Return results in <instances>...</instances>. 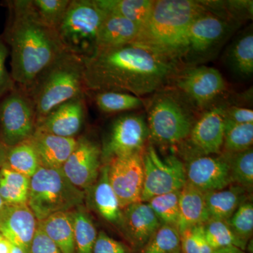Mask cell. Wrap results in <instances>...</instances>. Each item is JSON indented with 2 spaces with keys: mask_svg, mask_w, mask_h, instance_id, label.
<instances>
[{
  "mask_svg": "<svg viewBox=\"0 0 253 253\" xmlns=\"http://www.w3.org/2000/svg\"><path fill=\"white\" fill-rule=\"evenodd\" d=\"M86 91H116L140 97L155 93L172 81L177 65L140 45L129 43L96 48L81 57Z\"/></svg>",
  "mask_w": 253,
  "mask_h": 253,
  "instance_id": "6da1fadb",
  "label": "cell"
},
{
  "mask_svg": "<svg viewBox=\"0 0 253 253\" xmlns=\"http://www.w3.org/2000/svg\"><path fill=\"white\" fill-rule=\"evenodd\" d=\"M5 4L9 17L1 36L9 49L10 73L16 85L25 89L66 49L57 31L40 18L31 0Z\"/></svg>",
  "mask_w": 253,
  "mask_h": 253,
  "instance_id": "7a4b0ae2",
  "label": "cell"
},
{
  "mask_svg": "<svg viewBox=\"0 0 253 253\" xmlns=\"http://www.w3.org/2000/svg\"><path fill=\"white\" fill-rule=\"evenodd\" d=\"M205 11L199 1L156 0L132 43L178 66L190 25Z\"/></svg>",
  "mask_w": 253,
  "mask_h": 253,
  "instance_id": "3957f363",
  "label": "cell"
},
{
  "mask_svg": "<svg viewBox=\"0 0 253 253\" xmlns=\"http://www.w3.org/2000/svg\"><path fill=\"white\" fill-rule=\"evenodd\" d=\"M23 90L33 101L38 123L59 105L84 96L82 58L66 50Z\"/></svg>",
  "mask_w": 253,
  "mask_h": 253,
  "instance_id": "277c9868",
  "label": "cell"
},
{
  "mask_svg": "<svg viewBox=\"0 0 253 253\" xmlns=\"http://www.w3.org/2000/svg\"><path fill=\"white\" fill-rule=\"evenodd\" d=\"M155 93L147 108L150 139L165 146L181 144L196 123L194 108L175 89Z\"/></svg>",
  "mask_w": 253,
  "mask_h": 253,
  "instance_id": "5b68a950",
  "label": "cell"
},
{
  "mask_svg": "<svg viewBox=\"0 0 253 253\" xmlns=\"http://www.w3.org/2000/svg\"><path fill=\"white\" fill-rule=\"evenodd\" d=\"M85 193L73 185L61 169L40 167L30 178L27 205L37 220L83 206Z\"/></svg>",
  "mask_w": 253,
  "mask_h": 253,
  "instance_id": "8992f818",
  "label": "cell"
},
{
  "mask_svg": "<svg viewBox=\"0 0 253 253\" xmlns=\"http://www.w3.org/2000/svg\"><path fill=\"white\" fill-rule=\"evenodd\" d=\"M106 15L95 0H71L56 29L64 49L81 57L91 54Z\"/></svg>",
  "mask_w": 253,
  "mask_h": 253,
  "instance_id": "52a82bcc",
  "label": "cell"
},
{
  "mask_svg": "<svg viewBox=\"0 0 253 253\" xmlns=\"http://www.w3.org/2000/svg\"><path fill=\"white\" fill-rule=\"evenodd\" d=\"M239 26L205 11L190 25L179 63L190 67L214 59Z\"/></svg>",
  "mask_w": 253,
  "mask_h": 253,
  "instance_id": "ba28073f",
  "label": "cell"
},
{
  "mask_svg": "<svg viewBox=\"0 0 253 253\" xmlns=\"http://www.w3.org/2000/svg\"><path fill=\"white\" fill-rule=\"evenodd\" d=\"M36 126L33 101L16 85L0 99V141L11 147L28 140L36 131Z\"/></svg>",
  "mask_w": 253,
  "mask_h": 253,
  "instance_id": "9c48e42d",
  "label": "cell"
},
{
  "mask_svg": "<svg viewBox=\"0 0 253 253\" xmlns=\"http://www.w3.org/2000/svg\"><path fill=\"white\" fill-rule=\"evenodd\" d=\"M144 186L141 202L160 195L179 191L186 183L184 163L174 155L162 158L152 145L142 154Z\"/></svg>",
  "mask_w": 253,
  "mask_h": 253,
  "instance_id": "30bf717a",
  "label": "cell"
},
{
  "mask_svg": "<svg viewBox=\"0 0 253 253\" xmlns=\"http://www.w3.org/2000/svg\"><path fill=\"white\" fill-rule=\"evenodd\" d=\"M178 71L172 79L175 89L194 109H210L225 91V81L216 68L201 65Z\"/></svg>",
  "mask_w": 253,
  "mask_h": 253,
  "instance_id": "8fae6325",
  "label": "cell"
},
{
  "mask_svg": "<svg viewBox=\"0 0 253 253\" xmlns=\"http://www.w3.org/2000/svg\"><path fill=\"white\" fill-rule=\"evenodd\" d=\"M149 139V128L143 115L127 114L115 120L101 150V163L144 152Z\"/></svg>",
  "mask_w": 253,
  "mask_h": 253,
  "instance_id": "7c38bea8",
  "label": "cell"
},
{
  "mask_svg": "<svg viewBox=\"0 0 253 253\" xmlns=\"http://www.w3.org/2000/svg\"><path fill=\"white\" fill-rule=\"evenodd\" d=\"M142 154L116 158L105 163L108 166L110 184L123 210L141 202L144 186Z\"/></svg>",
  "mask_w": 253,
  "mask_h": 253,
  "instance_id": "4fadbf2b",
  "label": "cell"
},
{
  "mask_svg": "<svg viewBox=\"0 0 253 253\" xmlns=\"http://www.w3.org/2000/svg\"><path fill=\"white\" fill-rule=\"evenodd\" d=\"M225 106H212L194 123L185 141L187 143L186 147L189 149L187 158L221 154L225 127Z\"/></svg>",
  "mask_w": 253,
  "mask_h": 253,
  "instance_id": "5bb4252c",
  "label": "cell"
},
{
  "mask_svg": "<svg viewBox=\"0 0 253 253\" xmlns=\"http://www.w3.org/2000/svg\"><path fill=\"white\" fill-rule=\"evenodd\" d=\"M186 181L204 192L225 189L232 184L225 155L188 157L184 164Z\"/></svg>",
  "mask_w": 253,
  "mask_h": 253,
  "instance_id": "9a60e30c",
  "label": "cell"
},
{
  "mask_svg": "<svg viewBox=\"0 0 253 253\" xmlns=\"http://www.w3.org/2000/svg\"><path fill=\"white\" fill-rule=\"evenodd\" d=\"M101 165V147L94 141L83 137L61 168V170L73 185L85 191L99 176Z\"/></svg>",
  "mask_w": 253,
  "mask_h": 253,
  "instance_id": "2e32d148",
  "label": "cell"
},
{
  "mask_svg": "<svg viewBox=\"0 0 253 253\" xmlns=\"http://www.w3.org/2000/svg\"><path fill=\"white\" fill-rule=\"evenodd\" d=\"M161 222L148 203L129 205L123 210L120 231L133 252H139L153 237Z\"/></svg>",
  "mask_w": 253,
  "mask_h": 253,
  "instance_id": "e0dca14e",
  "label": "cell"
},
{
  "mask_svg": "<svg viewBox=\"0 0 253 253\" xmlns=\"http://www.w3.org/2000/svg\"><path fill=\"white\" fill-rule=\"evenodd\" d=\"M85 97L80 96L59 105L37 123L36 130L66 138H76L85 118Z\"/></svg>",
  "mask_w": 253,
  "mask_h": 253,
  "instance_id": "ac0fdd59",
  "label": "cell"
},
{
  "mask_svg": "<svg viewBox=\"0 0 253 253\" xmlns=\"http://www.w3.org/2000/svg\"><path fill=\"white\" fill-rule=\"evenodd\" d=\"M38 221L27 204L5 206L0 212V233L28 253Z\"/></svg>",
  "mask_w": 253,
  "mask_h": 253,
  "instance_id": "d6986e66",
  "label": "cell"
},
{
  "mask_svg": "<svg viewBox=\"0 0 253 253\" xmlns=\"http://www.w3.org/2000/svg\"><path fill=\"white\" fill-rule=\"evenodd\" d=\"M84 193L93 209L104 220L118 228L122 219L123 209L110 184L107 165L101 166L97 179Z\"/></svg>",
  "mask_w": 253,
  "mask_h": 253,
  "instance_id": "ffe728a7",
  "label": "cell"
},
{
  "mask_svg": "<svg viewBox=\"0 0 253 253\" xmlns=\"http://www.w3.org/2000/svg\"><path fill=\"white\" fill-rule=\"evenodd\" d=\"M30 140L36 149L41 167L61 169L76 147L78 139L36 130Z\"/></svg>",
  "mask_w": 253,
  "mask_h": 253,
  "instance_id": "44dd1931",
  "label": "cell"
},
{
  "mask_svg": "<svg viewBox=\"0 0 253 253\" xmlns=\"http://www.w3.org/2000/svg\"><path fill=\"white\" fill-rule=\"evenodd\" d=\"M140 28L139 24L126 18L106 14L98 33L96 48L116 47L132 43Z\"/></svg>",
  "mask_w": 253,
  "mask_h": 253,
  "instance_id": "7402d4cb",
  "label": "cell"
},
{
  "mask_svg": "<svg viewBox=\"0 0 253 253\" xmlns=\"http://www.w3.org/2000/svg\"><path fill=\"white\" fill-rule=\"evenodd\" d=\"M179 207V234L190 227L204 224L209 220L205 192L187 181L180 190Z\"/></svg>",
  "mask_w": 253,
  "mask_h": 253,
  "instance_id": "603a6c76",
  "label": "cell"
},
{
  "mask_svg": "<svg viewBox=\"0 0 253 253\" xmlns=\"http://www.w3.org/2000/svg\"><path fill=\"white\" fill-rule=\"evenodd\" d=\"M251 193L241 186L231 185L225 189L205 193L209 219L227 221Z\"/></svg>",
  "mask_w": 253,
  "mask_h": 253,
  "instance_id": "cb8c5ba5",
  "label": "cell"
},
{
  "mask_svg": "<svg viewBox=\"0 0 253 253\" xmlns=\"http://www.w3.org/2000/svg\"><path fill=\"white\" fill-rule=\"evenodd\" d=\"M224 61L229 69L237 76L251 78L253 73V32L252 26L236 36L228 46Z\"/></svg>",
  "mask_w": 253,
  "mask_h": 253,
  "instance_id": "d4e9b609",
  "label": "cell"
},
{
  "mask_svg": "<svg viewBox=\"0 0 253 253\" xmlns=\"http://www.w3.org/2000/svg\"><path fill=\"white\" fill-rule=\"evenodd\" d=\"M38 224L62 253H76L71 211L56 213L38 221Z\"/></svg>",
  "mask_w": 253,
  "mask_h": 253,
  "instance_id": "484cf974",
  "label": "cell"
},
{
  "mask_svg": "<svg viewBox=\"0 0 253 253\" xmlns=\"http://www.w3.org/2000/svg\"><path fill=\"white\" fill-rule=\"evenodd\" d=\"M30 178L7 166L0 168V196L5 206L27 204Z\"/></svg>",
  "mask_w": 253,
  "mask_h": 253,
  "instance_id": "4316f807",
  "label": "cell"
},
{
  "mask_svg": "<svg viewBox=\"0 0 253 253\" xmlns=\"http://www.w3.org/2000/svg\"><path fill=\"white\" fill-rule=\"evenodd\" d=\"M106 14L117 15L142 26L149 16L151 0H95Z\"/></svg>",
  "mask_w": 253,
  "mask_h": 253,
  "instance_id": "83f0119b",
  "label": "cell"
},
{
  "mask_svg": "<svg viewBox=\"0 0 253 253\" xmlns=\"http://www.w3.org/2000/svg\"><path fill=\"white\" fill-rule=\"evenodd\" d=\"M4 165L29 178L41 167L38 154L30 139L8 147Z\"/></svg>",
  "mask_w": 253,
  "mask_h": 253,
  "instance_id": "f1b7e54d",
  "label": "cell"
},
{
  "mask_svg": "<svg viewBox=\"0 0 253 253\" xmlns=\"http://www.w3.org/2000/svg\"><path fill=\"white\" fill-rule=\"evenodd\" d=\"M206 11L226 21L241 25L243 21L253 18V1H199Z\"/></svg>",
  "mask_w": 253,
  "mask_h": 253,
  "instance_id": "f546056e",
  "label": "cell"
},
{
  "mask_svg": "<svg viewBox=\"0 0 253 253\" xmlns=\"http://www.w3.org/2000/svg\"><path fill=\"white\" fill-rule=\"evenodd\" d=\"M83 206L71 211L76 253H93L98 232L90 215Z\"/></svg>",
  "mask_w": 253,
  "mask_h": 253,
  "instance_id": "4dcf8cb0",
  "label": "cell"
},
{
  "mask_svg": "<svg viewBox=\"0 0 253 253\" xmlns=\"http://www.w3.org/2000/svg\"><path fill=\"white\" fill-rule=\"evenodd\" d=\"M95 103L100 111L106 113L125 112L140 109L144 106L140 97L123 91L96 92Z\"/></svg>",
  "mask_w": 253,
  "mask_h": 253,
  "instance_id": "1f68e13d",
  "label": "cell"
},
{
  "mask_svg": "<svg viewBox=\"0 0 253 253\" xmlns=\"http://www.w3.org/2000/svg\"><path fill=\"white\" fill-rule=\"evenodd\" d=\"M223 154L225 155L229 163L232 184L241 186L251 193L253 187V148L236 154Z\"/></svg>",
  "mask_w": 253,
  "mask_h": 253,
  "instance_id": "d6a6232c",
  "label": "cell"
},
{
  "mask_svg": "<svg viewBox=\"0 0 253 253\" xmlns=\"http://www.w3.org/2000/svg\"><path fill=\"white\" fill-rule=\"evenodd\" d=\"M205 236L213 251L234 246L246 251L248 244L238 237L224 220L209 219L204 224Z\"/></svg>",
  "mask_w": 253,
  "mask_h": 253,
  "instance_id": "836d02e7",
  "label": "cell"
},
{
  "mask_svg": "<svg viewBox=\"0 0 253 253\" xmlns=\"http://www.w3.org/2000/svg\"><path fill=\"white\" fill-rule=\"evenodd\" d=\"M253 123L232 124L225 122L221 153L234 154L253 148Z\"/></svg>",
  "mask_w": 253,
  "mask_h": 253,
  "instance_id": "e575fe53",
  "label": "cell"
},
{
  "mask_svg": "<svg viewBox=\"0 0 253 253\" xmlns=\"http://www.w3.org/2000/svg\"><path fill=\"white\" fill-rule=\"evenodd\" d=\"M136 253H181L180 234L177 227L161 224L149 242Z\"/></svg>",
  "mask_w": 253,
  "mask_h": 253,
  "instance_id": "d590c367",
  "label": "cell"
},
{
  "mask_svg": "<svg viewBox=\"0 0 253 253\" xmlns=\"http://www.w3.org/2000/svg\"><path fill=\"white\" fill-rule=\"evenodd\" d=\"M179 195L180 190L155 196L146 202L156 214L161 224L176 226L178 229Z\"/></svg>",
  "mask_w": 253,
  "mask_h": 253,
  "instance_id": "8d00e7d4",
  "label": "cell"
},
{
  "mask_svg": "<svg viewBox=\"0 0 253 253\" xmlns=\"http://www.w3.org/2000/svg\"><path fill=\"white\" fill-rule=\"evenodd\" d=\"M226 221L241 241L249 244L253 234V200L249 198L244 201Z\"/></svg>",
  "mask_w": 253,
  "mask_h": 253,
  "instance_id": "74e56055",
  "label": "cell"
},
{
  "mask_svg": "<svg viewBox=\"0 0 253 253\" xmlns=\"http://www.w3.org/2000/svg\"><path fill=\"white\" fill-rule=\"evenodd\" d=\"M71 0H31L40 18L54 29H57Z\"/></svg>",
  "mask_w": 253,
  "mask_h": 253,
  "instance_id": "f35d334b",
  "label": "cell"
},
{
  "mask_svg": "<svg viewBox=\"0 0 253 253\" xmlns=\"http://www.w3.org/2000/svg\"><path fill=\"white\" fill-rule=\"evenodd\" d=\"M181 253H212L205 236L204 224L190 227L180 234Z\"/></svg>",
  "mask_w": 253,
  "mask_h": 253,
  "instance_id": "ab89813d",
  "label": "cell"
},
{
  "mask_svg": "<svg viewBox=\"0 0 253 253\" xmlns=\"http://www.w3.org/2000/svg\"><path fill=\"white\" fill-rule=\"evenodd\" d=\"M9 55V49L2 36H0V99L16 86L11 73L8 71L6 61Z\"/></svg>",
  "mask_w": 253,
  "mask_h": 253,
  "instance_id": "60d3db41",
  "label": "cell"
},
{
  "mask_svg": "<svg viewBox=\"0 0 253 253\" xmlns=\"http://www.w3.org/2000/svg\"><path fill=\"white\" fill-rule=\"evenodd\" d=\"M93 253H134L128 245L113 239L104 231L98 233Z\"/></svg>",
  "mask_w": 253,
  "mask_h": 253,
  "instance_id": "b9f144b4",
  "label": "cell"
},
{
  "mask_svg": "<svg viewBox=\"0 0 253 253\" xmlns=\"http://www.w3.org/2000/svg\"><path fill=\"white\" fill-rule=\"evenodd\" d=\"M28 253H62V252L54 244V241L48 237L38 222L36 231L30 245Z\"/></svg>",
  "mask_w": 253,
  "mask_h": 253,
  "instance_id": "7bdbcfd3",
  "label": "cell"
},
{
  "mask_svg": "<svg viewBox=\"0 0 253 253\" xmlns=\"http://www.w3.org/2000/svg\"><path fill=\"white\" fill-rule=\"evenodd\" d=\"M225 122L232 124L253 123V111L241 106H225L224 109Z\"/></svg>",
  "mask_w": 253,
  "mask_h": 253,
  "instance_id": "ee69618b",
  "label": "cell"
},
{
  "mask_svg": "<svg viewBox=\"0 0 253 253\" xmlns=\"http://www.w3.org/2000/svg\"><path fill=\"white\" fill-rule=\"evenodd\" d=\"M212 253H247L246 251L239 249V248L234 247V246H229V247L222 248L214 250Z\"/></svg>",
  "mask_w": 253,
  "mask_h": 253,
  "instance_id": "f6af8a7d",
  "label": "cell"
},
{
  "mask_svg": "<svg viewBox=\"0 0 253 253\" xmlns=\"http://www.w3.org/2000/svg\"><path fill=\"white\" fill-rule=\"evenodd\" d=\"M8 147L0 141V168L2 167L6 161Z\"/></svg>",
  "mask_w": 253,
  "mask_h": 253,
  "instance_id": "bcb514c9",
  "label": "cell"
},
{
  "mask_svg": "<svg viewBox=\"0 0 253 253\" xmlns=\"http://www.w3.org/2000/svg\"><path fill=\"white\" fill-rule=\"evenodd\" d=\"M10 246L9 241L4 237L0 238V253H10Z\"/></svg>",
  "mask_w": 253,
  "mask_h": 253,
  "instance_id": "7dc6e473",
  "label": "cell"
},
{
  "mask_svg": "<svg viewBox=\"0 0 253 253\" xmlns=\"http://www.w3.org/2000/svg\"><path fill=\"white\" fill-rule=\"evenodd\" d=\"M11 244V243H10ZM10 253H26L23 249L21 248L18 247L17 246L11 244L10 246Z\"/></svg>",
  "mask_w": 253,
  "mask_h": 253,
  "instance_id": "c3c4849f",
  "label": "cell"
},
{
  "mask_svg": "<svg viewBox=\"0 0 253 253\" xmlns=\"http://www.w3.org/2000/svg\"><path fill=\"white\" fill-rule=\"evenodd\" d=\"M4 207L5 204H4V202H3L1 196H0V212H1V211H2L3 209H4Z\"/></svg>",
  "mask_w": 253,
  "mask_h": 253,
  "instance_id": "681fc988",
  "label": "cell"
},
{
  "mask_svg": "<svg viewBox=\"0 0 253 253\" xmlns=\"http://www.w3.org/2000/svg\"><path fill=\"white\" fill-rule=\"evenodd\" d=\"M3 237L2 235H1V233H0V238Z\"/></svg>",
  "mask_w": 253,
  "mask_h": 253,
  "instance_id": "f907efd6",
  "label": "cell"
}]
</instances>
